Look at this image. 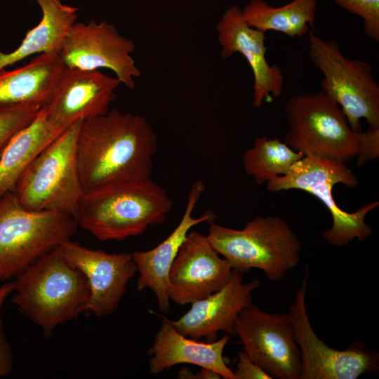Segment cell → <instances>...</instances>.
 Here are the masks:
<instances>
[{
	"instance_id": "1",
	"label": "cell",
	"mask_w": 379,
	"mask_h": 379,
	"mask_svg": "<svg viewBox=\"0 0 379 379\" xmlns=\"http://www.w3.org/2000/svg\"><path fill=\"white\" fill-rule=\"evenodd\" d=\"M157 150V133L142 116L109 109L83 121L76 157L84 191L151 178Z\"/></svg>"
},
{
	"instance_id": "2",
	"label": "cell",
	"mask_w": 379,
	"mask_h": 379,
	"mask_svg": "<svg viewBox=\"0 0 379 379\" xmlns=\"http://www.w3.org/2000/svg\"><path fill=\"white\" fill-rule=\"evenodd\" d=\"M172 208L165 189L148 178L84 192L74 218L100 241H122L163 224Z\"/></svg>"
},
{
	"instance_id": "3",
	"label": "cell",
	"mask_w": 379,
	"mask_h": 379,
	"mask_svg": "<svg viewBox=\"0 0 379 379\" xmlns=\"http://www.w3.org/2000/svg\"><path fill=\"white\" fill-rule=\"evenodd\" d=\"M12 302L50 337L60 324L82 313L90 291L85 275L58 247L16 277Z\"/></svg>"
},
{
	"instance_id": "4",
	"label": "cell",
	"mask_w": 379,
	"mask_h": 379,
	"mask_svg": "<svg viewBox=\"0 0 379 379\" xmlns=\"http://www.w3.org/2000/svg\"><path fill=\"white\" fill-rule=\"evenodd\" d=\"M206 236L233 270L244 273L258 269L270 281L281 280L300 260L301 242L279 217L257 216L241 230L212 222Z\"/></svg>"
},
{
	"instance_id": "5",
	"label": "cell",
	"mask_w": 379,
	"mask_h": 379,
	"mask_svg": "<svg viewBox=\"0 0 379 379\" xmlns=\"http://www.w3.org/2000/svg\"><path fill=\"white\" fill-rule=\"evenodd\" d=\"M68 214L29 210L14 191L0 197V281L16 277L69 240L77 230Z\"/></svg>"
},
{
	"instance_id": "6",
	"label": "cell",
	"mask_w": 379,
	"mask_h": 379,
	"mask_svg": "<svg viewBox=\"0 0 379 379\" xmlns=\"http://www.w3.org/2000/svg\"><path fill=\"white\" fill-rule=\"evenodd\" d=\"M81 122L67 128L20 175L14 192L23 207L66 213L74 218L84 193L76 157Z\"/></svg>"
},
{
	"instance_id": "7",
	"label": "cell",
	"mask_w": 379,
	"mask_h": 379,
	"mask_svg": "<svg viewBox=\"0 0 379 379\" xmlns=\"http://www.w3.org/2000/svg\"><path fill=\"white\" fill-rule=\"evenodd\" d=\"M289 128L284 142L304 156L345 163L356 157L359 133L339 105L322 91L290 97L284 107Z\"/></svg>"
},
{
	"instance_id": "8",
	"label": "cell",
	"mask_w": 379,
	"mask_h": 379,
	"mask_svg": "<svg viewBox=\"0 0 379 379\" xmlns=\"http://www.w3.org/2000/svg\"><path fill=\"white\" fill-rule=\"evenodd\" d=\"M338 183L352 188L359 181L345 163L304 156L286 175L277 177L266 185L272 192L300 190L321 200L332 218V225L323 232V237L332 245L343 246L354 239L362 241L372 235L373 229L365 222V218L379 202L364 205L353 213L345 211L337 205L332 193L333 187Z\"/></svg>"
},
{
	"instance_id": "9",
	"label": "cell",
	"mask_w": 379,
	"mask_h": 379,
	"mask_svg": "<svg viewBox=\"0 0 379 379\" xmlns=\"http://www.w3.org/2000/svg\"><path fill=\"white\" fill-rule=\"evenodd\" d=\"M308 53L321 72V88L341 107L351 128L361 132V119L369 127H379V86L371 66L345 57L338 43L308 32Z\"/></svg>"
},
{
	"instance_id": "10",
	"label": "cell",
	"mask_w": 379,
	"mask_h": 379,
	"mask_svg": "<svg viewBox=\"0 0 379 379\" xmlns=\"http://www.w3.org/2000/svg\"><path fill=\"white\" fill-rule=\"evenodd\" d=\"M309 269H306L288 310L300 354V379H357L379 369V354L359 341L345 350L328 346L314 332L306 308Z\"/></svg>"
},
{
	"instance_id": "11",
	"label": "cell",
	"mask_w": 379,
	"mask_h": 379,
	"mask_svg": "<svg viewBox=\"0 0 379 379\" xmlns=\"http://www.w3.org/2000/svg\"><path fill=\"white\" fill-rule=\"evenodd\" d=\"M234 334L272 378L300 379V350L288 313H269L251 303L239 313Z\"/></svg>"
},
{
	"instance_id": "12",
	"label": "cell",
	"mask_w": 379,
	"mask_h": 379,
	"mask_svg": "<svg viewBox=\"0 0 379 379\" xmlns=\"http://www.w3.org/2000/svg\"><path fill=\"white\" fill-rule=\"evenodd\" d=\"M135 48L133 41L120 34L114 25L91 20L71 27L58 55L67 67L109 69L121 84L133 89L135 79L140 76L131 55Z\"/></svg>"
},
{
	"instance_id": "13",
	"label": "cell",
	"mask_w": 379,
	"mask_h": 379,
	"mask_svg": "<svg viewBox=\"0 0 379 379\" xmlns=\"http://www.w3.org/2000/svg\"><path fill=\"white\" fill-rule=\"evenodd\" d=\"M58 249L87 279L90 295L82 312L97 317L111 314L125 294L130 279L138 272L131 253H109L85 247L70 239Z\"/></svg>"
},
{
	"instance_id": "14",
	"label": "cell",
	"mask_w": 379,
	"mask_h": 379,
	"mask_svg": "<svg viewBox=\"0 0 379 379\" xmlns=\"http://www.w3.org/2000/svg\"><path fill=\"white\" fill-rule=\"evenodd\" d=\"M121 84L116 77L98 69L64 67L48 104L44 107L48 121L67 129L70 126L103 115L116 99Z\"/></svg>"
},
{
	"instance_id": "15",
	"label": "cell",
	"mask_w": 379,
	"mask_h": 379,
	"mask_svg": "<svg viewBox=\"0 0 379 379\" xmlns=\"http://www.w3.org/2000/svg\"><path fill=\"white\" fill-rule=\"evenodd\" d=\"M232 270L207 236L189 232L170 269L168 298L178 305L192 304L220 289Z\"/></svg>"
},
{
	"instance_id": "16",
	"label": "cell",
	"mask_w": 379,
	"mask_h": 379,
	"mask_svg": "<svg viewBox=\"0 0 379 379\" xmlns=\"http://www.w3.org/2000/svg\"><path fill=\"white\" fill-rule=\"evenodd\" d=\"M216 30L222 58L240 53L252 70L253 105L260 107L269 98L279 97L284 88V75L277 65H271L267 60L265 32L250 27L237 6L227 9L218 22Z\"/></svg>"
},
{
	"instance_id": "17",
	"label": "cell",
	"mask_w": 379,
	"mask_h": 379,
	"mask_svg": "<svg viewBox=\"0 0 379 379\" xmlns=\"http://www.w3.org/2000/svg\"><path fill=\"white\" fill-rule=\"evenodd\" d=\"M259 286L258 279L244 283V272L232 269L220 289L192 303L179 319L168 320L179 333L197 340L205 338L213 342L219 331L232 335L236 319L252 303V293Z\"/></svg>"
},
{
	"instance_id": "18",
	"label": "cell",
	"mask_w": 379,
	"mask_h": 379,
	"mask_svg": "<svg viewBox=\"0 0 379 379\" xmlns=\"http://www.w3.org/2000/svg\"><path fill=\"white\" fill-rule=\"evenodd\" d=\"M205 190L202 180L195 181L190 189L183 215L170 235L154 248L131 253L139 277L137 289L149 288L154 293L159 310L167 312L170 309L168 280L171 267L190 230L201 222H214L216 216L207 211L198 218L192 213Z\"/></svg>"
},
{
	"instance_id": "19",
	"label": "cell",
	"mask_w": 379,
	"mask_h": 379,
	"mask_svg": "<svg viewBox=\"0 0 379 379\" xmlns=\"http://www.w3.org/2000/svg\"><path fill=\"white\" fill-rule=\"evenodd\" d=\"M230 338L225 333L213 342H199L179 333L164 317L148 350L149 371L159 374L178 364H192L213 370L225 379H237L222 355Z\"/></svg>"
},
{
	"instance_id": "20",
	"label": "cell",
	"mask_w": 379,
	"mask_h": 379,
	"mask_svg": "<svg viewBox=\"0 0 379 379\" xmlns=\"http://www.w3.org/2000/svg\"><path fill=\"white\" fill-rule=\"evenodd\" d=\"M64 67L58 54L41 53L22 67L0 69V103L46 107Z\"/></svg>"
},
{
	"instance_id": "21",
	"label": "cell",
	"mask_w": 379,
	"mask_h": 379,
	"mask_svg": "<svg viewBox=\"0 0 379 379\" xmlns=\"http://www.w3.org/2000/svg\"><path fill=\"white\" fill-rule=\"evenodd\" d=\"M34 1L41 10V19L28 30L15 50L8 53L0 52V69L35 53L58 54L68 31L77 21V7L63 4L60 0Z\"/></svg>"
},
{
	"instance_id": "22",
	"label": "cell",
	"mask_w": 379,
	"mask_h": 379,
	"mask_svg": "<svg viewBox=\"0 0 379 379\" xmlns=\"http://www.w3.org/2000/svg\"><path fill=\"white\" fill-rule=\"evenodd\" d=\"M65 130L53 125L42 107L34 119L12 138L0 161V197L14 191L26 168Z\"/></svg>"
},
{
	"instance_id": "23",
	"label": "cell",
	"mask_w": 379,
	"mask_h": 379,
	"mask_svg": "<svg viewBox=\"0 0 379 379\" xmlns=\"http://www.w3.org/2000/svg\"><path fill=\"white\" fill-rule=\"evenodd\" d=\"M318 0H293L273 7L263 0H251L241 10L244 21L251 27L263 32L275 31L290 37H302L314 27Z\"/></svg>"
},
{
	"instance_id": "24",
	"label": "cell",
	"mask_w": 379,
	"mask_h": 379,
	"mask_svg": "<svg viewBox=\"0 0 379 379\" xmlns=\"http://www.w3.org/2000/svg\"><path fill=\"white\" fill-rule=\"evenodd\" d=\"M304 155L291 148L279 138H257L252 147L242 157L246 173L258 185L286 175L292 166Z\"/></svg>"
},
{
	"instance_id": "25",
	"label": "cell",
	"mask_w": 379,
	"mask_h": 379,
	"mask_svg": "<svg viewBox=\"0 0 379 379\" xmlns=\"http://www.w3.org/2000/svg\"><path fill=\"white\" fill-rule=\"evenodd\" d=\"M41 108L29 103H0V161L12 138L29 124Z\"/></svg>"
},
{
	"instance_id": "26",
	"label": "cell",
	"mask_w": 379,
	"mask_h": 379,
	"mask_svg": "<svg viewBox=\"0 0 379 379\" xmlns=\"http://www.w3.org/2000/svg\"><path fill=\"white\" fill-rule=\"evenodd\" d=\"M350 13L361 17L366 36L379 41V0H333Z\"/></svg>"
},
{
	"instance_id": "27",
	"label": "cell",
	"mask_w": 379,
	"mask_h": 379,
	"mask_svg": "<svg viewBox=\"0 0 379 379\" xmlns=\"http://www.w3.org/2000/svg\"><path fill=\"white\" fill-rule=\"evenodd\" d=\"M356 157L358 167L378 158L379 127H369L366 132L359 133Z\"/></svg>"
},
{
	"instance_id": "28",
	"label": "cell",
	"mask_w": 379,
	"mask_h": 379,
	"mask_svg": "<svg viewBox=\"0 0 379 379\" xmlns=\"http://www.w3.org/2000/svg\"><path fill=\"white\" fill-rule=\"evenodd\" d=\"M237 357V368L234 371L237 379H272L244 351L239 352Z\"/></svg>"
},
{
	"instance_id": "29",
	"label": "cell",
	"mask_w": 379,
	"mask_h": 379,
	"mask_svg": "<svg viewBox=\"0 0 379 379\" xmlns=\"http://www.w3.org/2000/svg\"><path fill=\"white\" fill-rule=\"evenodd\" d=\"M13 354L2 331H0V377L9 375L13 368Z\"/></svg>"
},
{
	"instance_id": "30",
	"label": "cell",
	"mask_w": 379,
	"mask_h": 379,
	"mask_svg": "<svg viewBox=\"0 0 379 379\" xmlns=\"http://www.w3.org/2000/svg\"><path fill=\"white\" fill-rule=\"evenodd\" d=\"M13 292V282H6L0 286V331H2L1 308L6 298Z\"/></svg>"
},
{
	"instance_id": "31",
	"label": "cell",
	"mask_w": 379,
	"mask_h": 379,
	"mask_svg": "<svg viewBox=\"0 0 379 379\" xmlns=\"http://www.w3.org/2000/svg\"><path fill=\"white\" fill-rule=\"evenodd\" d=\"M196 379H220L221 378V376L219 373L217 372L206 368H201V370L197 373V374H194V378Z\"/></svg>"
}]
</instances>
